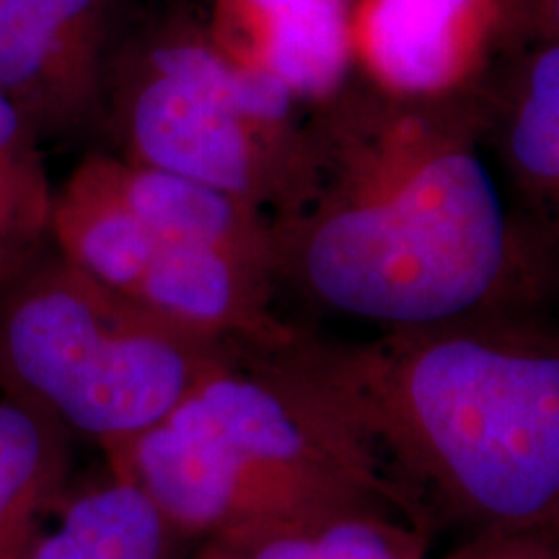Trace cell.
Listing matches in <instances>:
<instances>
[{"label":"cell","instance_id":"cell-1","mask_svg":"<svg viewBox=\"0 0 559 559\" xmlns=\"http://www.w3.org/2000/svg\"><path fill=\"white\" fill-rule=\"evenodd\" d=\"M264 215L277 304L376 334L542 298L481 143L479 83L400 96L353 73L304 109Z\"/></svg>","mask_w":559,"mask_h":559},{"label":"cell","instance_id":"cell-2","mask_svg":"<svg viewBox=\"0 0 559 559\" xmlns=\"http://www.w3.org/2000/svg\"><path fill=\"white\" fill-rule=\"evenodd\" d=\"M288 349L415 506L559 536V334L495 317Z\"/></svg>","mask_w":559,"mask_h":559},{"label":"cell","instance_id":"cell-3","mask_svg":"<svg viewBox=\"0 0 559 559\" xmlns=\"http://www.w3.org/2000/svg\"><path fill=\"white\" fill-rule=\"evenodd\" d=\"M290 345L239 347L160 423L111 449L115 477L148 495L171 531L239 551L277 531L415 502ZM423 526V523H419Z\"/></svg>","mask_w":559,"mask_h":559},{"label":"cell","instance_id":"cell-4","mask_svg":"<svg viewBox=\"0 0 559 559\" xmlns=\"http://www.w3.org/2000/svg\"><path fill=\"white\" fill-rule=\"evenodd\" d=\"M234 349L179 330L58 251L0 290V389L104 453L160 423Z\"/></svg>","mask_w":559,"mask_h":559},{"label":"cell","instance_id":"cell-5","mask_svg":"<svg viewBox=\"0 0 559 559\" xmlns=\"http://www.w3.org/2000/svg\"><path fill=\"white\" fill-rule=\"evenodd\" d=\"M304 109L283 83L223 50L194 16L128 21L111 55L102 128L111 156L202 181L262 210Z\"/></svg>","mask_w":559,"mask_h":559},{"label":"cell","instance_id":"cell-6","mask_svg":"<svg viewBox=\"0 0 559 559\" xmlns=\"http://www.w3.org/2000/svg\"><path fill=\"white\" fill-rule=\"evenodd\" d=\"M479 109L539 296L559 290V45L506 47L481 75Z\"/></svg>","mask_w":559,"mask_h":559},{"label":"cell","instance_id":"cell-7","mask_svg":"<svg viewBox=\"0 0 559 559\" xmlns=\"http://www.w3.org/2000/svg\"><path fill=\"white\" fill-rule=\"evenodd\" d=\"M124 0H0V94L45 140L102 128Z\"/></svg>","mask_w":559,"mask_h":559},{"label":"cell","instance_id":"cell-8","mask_svg":"<svg viewBox=\"0 0 559 559\" xmlns=\"http://www.w3.org/2000/svg\"><path fill=\"white\" fill-rule=\"evenodd\" d=\"M353 66L400 96L472 88L506 47L495 0H349Z\"/></svg>","mask_w":559,"mask_h":559},{"label":"cell","instance_id":"cell-9","mask_svg":"<svg viewBox=\"0 0 559 559\" xmlns=\"http://www.w3.org/2000/svg\"><path fill=\"white\" fill-rule=\"evenodd\" d=\"M207 29L300 107L330 99L355 73L349 0H215Z\"/></svg>","mask_w":559,"mask_h":559},{"label":"cell","instance_id":"cell-10","mask_svg":"<svg viewBox=\"0 0 559 559\" xmlns=\"http://www.w3.org/2000/svg\"><path fill=\"white\" fill-rule=\"evenodd\" d=\"M50 239L68 264L128 298L156 249L153 234L117 190L109 153H88L55 187Z\"/></svg>","mask_w":559,"mask_h":559},{"label":"cell","instance_id":"cell-11","mask_svg":"<svg viewBox=\"0 0 559 559\" xmlns=\"http://www.w3.org/2000/svg\"><path fill=\"white\" fill-rule=\"evenodd\" d=\"M111 174L128 207L156 241L218 249L272 275L270 221L257 205L202 181L117 156H111Z\"/></svg>","mask_w":559,"mask_h":559},{"label":"cell","instance_id":"cell-12","mask_svg":"<svg viewBox=\"0 0 559 559\" xmlns=\"http://www.w3.org/2000/svg\"><path fill=\"white\" fill-rule=\"evenodd\" d=\"M68 472L66 430L0 394V559H29Z\"/></svg>","mask_w":559,"mask_h":559},{"label":"cell","instance_id":"cell-13","mask_svg":"<svg viewBox=\"0 0 559 559\" xmlns=\"http://www.w3.org/2000/svg\"><path fill=\"white\" fill-rule=\"evenodd\" d=\"M171 534L143 489L111 477L66 502L29 559H166Z\"/></svg>","mask_w":559,"mask_h":559},{"label":"cell","instance_id":"cell-14","mask_svg":"<svg viewBox=\"0 0 559 559\" xmlns=\"http://www.w3.org/2000/svg\"><path fill=\"white\" fill-rule=\"evenodd\" d=\"M52 198L41 138L0 94V290L52 249Z\"/></svg>","mask_w":559,"mask_h":559},{"label":"cell","instance_id":"cell-15","mask_svg":"<svg viewBox=\"0 0 559 559\" xmlns=\"http://www.w3.org/2000/svg\"><path fill=\"white\" fill-rule=\"evenodd\" d=\"M495 5L506 47L559 45V0H495Z\"/></svg>","mask_w":559,"mask_h":559},{"label":"cell","instance_id":"cell-16","mask_svg":"<svg viewBox=\"0 0 559 559\" xmlns=\"http://www.w3.org/2000/svg\"><path fill=\"white\" fill-rule=\"evenodd\" d=\"M536 536H492L451 559H521Z\"/></svg>","mask_w":559,"mask_h":559},{"label":"cell","instance_id":"cell-17","mask_svg":"<svg viewBox=\"0 0 559 559\" xmlns=\"http://www.w3.org/2000/svg\"><path fill=\"white\" fill-rule=\"evenodd\" d=\"M521 559H559V536H536Z\"/></svg>","mask_w":559,"mask_h":559},{"label":"cell","instance_id":"cell-18","mask_svg":"<svg viewBox=\"0 0 559 559\" xmlns=\"http://www.w3.org/2000/svg\"><path fill=\"white\" fill-rule=\"evenodd\" d=\"M228 559H236V557H228Z\"/></svg>","mask_w":559,"mask_h":559}]
</instances>
